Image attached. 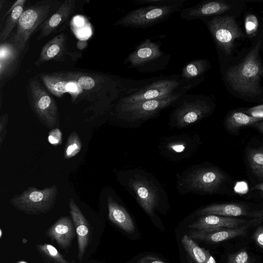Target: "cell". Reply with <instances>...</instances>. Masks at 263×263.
<instances>
[{"mask_svg": "<svg viewBox=\"0 0 263 263\" xmlns=\"http://www.w3.org/2000/svg\"><path fill=\"white\" fill-rule=\"evenodd\" d=\"M38 78L52 95L68 93L74 104L87 103L95 115L104 114L134 85L136 80L112 74L84 71L41 73Z\"/></svg>", "mask_w": 263, "mask_h": 263, "instance_id": "1", "label": "cell"}, {"mask_svg": "<svg viewBox=\"0 0 263 263\" xmlns=\"http://www.w3.org/2000/svg\"><path fill=\"white\" fill-rule=\"evenodd\" d=\"M120 181L145 212L155 218L169 206L168 197L162 185L149 172L139 168H128L120 173Z\"/></svg>", "mask_w": 263, "mask_h": 263, "instance_id": "2", "label": "cell"}, {"mask_svg": "<svg viewBox=\"0 0 263 263\" xmlns=\"http://www.w3.org/2000/svg\"><path fill=\"white\" fill-rule=\"evenodd\" d=\"M203 79L188 81L181 78L179 74H173L137 80L135 84L127 90L117 102L134 103L186 93L196 87Z\"/></svg>", "mask_w": 263, "mask_h": 263, "instance_id": "3", "label": "cell"}, {"mask_svg": "<svg viewBox=\"0 0 263 263\" xmlns=\"http://www.w3.org/2000/svg\"><path fill=\"white\" fill-rule=\"evenodd\" d=\"M228 180L226 174L208 162L193 165L177 175V189L181 195L220 193Z\"/></svg>", "mask_w": 263, "mask_h": 263, "instance_id": "4", "label": "cell"}, {"mask_svg": "<svg viewBox=\"0 0 263 263\" xmlns=\"http://www.w3.org/2000/svg\"><path fill=\"white\" fill-rule=\"evenodd\" d=\"M62 2L42 0L26 8L18 20L16 29L5 42L11 45L23 57L28 51L32 35L59 9Z\"/></svg>", "mask_w": 263, "mask_h": 263, "instance_id": "5", "label": "cell"}, {"mask_svg": "<svg viewBox=\"0 0 263 263\" xmlns=\"http://www.w3.org/2000/svg\"><path fill=\"white\" fill-rule=\"evenodd\" d=\"M261 41H258L239 64L231 67L227 78L232 88L243 94L259 95V82L263 74V67L259 58Z\"/></svg>", "mask_w": 263, "mask_h": 263, "instance_id": "6", "label": "cell"}, {"mask_svg": "<svg viewBox=\"0 0 263 263\" xmlns=\"http://www.w3.org/2000/svg\"><path fill=\"white\" fill-rule=\"evenodd\" d=\"M169 124L172 127L182 128L192 125L210 116L214 106L210 98L203 95L185 93L172 105Z\"/></svg>", "mask_w": 263, "mask_h": 263, "instance_id": "7", "label": "cell"}, {"mask_svg": "<svg viewBox=\"0 0 263 263\" xmlns=\"http://www.w3.org/2000/svg\"><path fill=\"white\" fill-rule=\"evenodd\" d=\"M185 93L174 95L134 103L117 102L113 107V114L128 125H140L150 119L158 117L163 110L172 106Z\"/></svg>", "mask_w": 263, "mask_h": 263, "instance_id": "8", "label": "cell"}, {"mask_svg": "<svg viewBox=\"0 0 263 263\" xmlns=\"http://www.w3.org/2000/svg\"><path fill=\"white\" fill-rule=\"evenodd\" d=\"M160 41L146 39L128 54L124 64L141 73L153 72L166 68L171 55L161 49Z\"/></svg>", "mask_w": 263, "mask_h": 263, "instance_id": "9", "label": "cell"}, {"mask_svg": "<svg viewBox=\"0 0 263 263\" xmlns=\"http://www.w3.org/2000/svg\"><path fill=\"white\" fill-rule=\"evenodd\" d=\"M186 0L165 4L150 5L134 9L118 20L117 26L145 28L166 20L174 13L180 11Z\"/></svg>", "mask_w": 263, "mask_h": 263, "instance_id": "10", "label": "cell"}, {"mask_svg": "<svg viewBox=\"0 0 263 263\" xmlns=\"http://www.w3.org/2000/svg\"><path fill=\"white\" fill-rule=\"evenodd\" d=\"M26 89L30 105L40 122L50 128L59 124L57 103L39 79L34 77L29 79Z\"/></svg>", "mask_w": 263, "mask_h": 263, "instance_id": "11", "label": "cell"}, {"mask_svg": "<svg viewBox=\"0 0 263 263\" xmlns=\"http://www.w3.org/2000/svg\"><path fill=\"white\" fill-rule=\"evenodd\" d=\"M58 192L55 185L42 190L30 187L14 196L10 202L14 208L28 214H45L53 209Z\"/></svg>", "mask_w": 263, "mask_h": 263, "instance_id": "12", "label": "cell"}, {"mask_svg": "<svg viewBox=\"0 0 263 263\" xmlns=\"http://www.w3.org/2000/svg\"><path fill=\"white\" fill-rule=\"evenodd\" d=\"M206 24L216 45L226 54H230L236 39L245 35L233 16H215Z\"/></svg>", "mask_w": 263, "mask_h": 263, "instance_id": "13", "label": "cell"}, {"mask_svg": "<svg viewBox=\"0 0 263 263\" xmlns=\"http://www.w3.org/2000/svg\"><path fill=\"white\" fill-rule=\"evenodd\" d=\"M201 144L199 136L195 133H186L163 138L159 149L166 158L177 161L193 155Z\"/></svg>", "mask_w": 263, "mask_h": 263, "instance_id": "14", "label": "cell"}, {"mask_svg": "<svg viewBox=\"0 0 263 263\" xmlns=\"http://www.w3.org/2000/svg\"><path fill=\"white\" fill-rule=\"evenodd\" d=\"M262 218H252L249 222L238 228H216L206 229L193 230L189 236L196 239L208 242H219L237 236H242L248 230L262 221Z\"/></svg>", "mask_w": 263, "mask_h": 263, "instance_id": "15", "label": "cell"}, {"mask_svg": "<svg viewBox=\"0 0 263 263\" xmlns=\"http://www.w3.org/2000/svg\"><path fill=\"white\" fill-rule=\"evenodd\" d=\"M77 0L63 1L59 9L40 27L36 40L39 41L60 31L80 5Z\"/></svg>", "mask_w": 263, "mask_h": 263, "instance_id": "16", "label": "cell"}, {"mask_svg": "<svg viewBox=\"0 0 263 263\" xmlns=\"http://www.w3.org/2000/svg\"><path fill=\"white\" fill-rule=\"evenodd\" d=\"M261 210H251L247 205L237 202L214 203L205 206L196 212L197 216L214 215L226 217L260 218Z\"/></svg>", "mask_w": 263, "mask_h": 263, "instance_id": "17", "label": "cell"}, {"mask_svg": "<svg viewBox=\"0 0 263 263\" xmlns=\"http://www.w3.org/2000/svg\"><path fill=\"white\" fill-rule=\"evenodd\" d=\"M69 211L77 235L78 258L83 260L90 236L91 228L79 206L72 198L69 201Z\"/></svg>", "mask_w": 263, "mask_h": 263, "instance_id": "18", "label": "cell"}, {"mask_svg": "<svg viewBox=\"0 0 263 263\" xmlns=\"http://www.w3.org/2000/svg\"><path fill=\"white\" fill-rule=\"evenodd\" d=\"M232 6L222 1H202L196 5L180 10V17L186 20L203 19L223 13Z\"/></svg>", "mask_w": 263, "mask_h": 263, "instance_id": "19", "label": "cell"}, {"mask_svg": "<svg viewBox=\"0 0 263 263\" xmlns=\"http://www.w3.org/2000/svg\"><path fill=\"white\" fill-rule=\"evenodd\" d=\"M0 50V82L2 87L3 84L16 74L22 57L7 42L1 44Z\"/></svg>", "mask_w": 263, "mask_h": 263, "instance_id": "20", "label": "cell"}, {"mask_svg": "<svg viewBox=\"0 0 263 263\" xmlns=\"http://www.w3.org/2000/svg\"><path fill=\"white\" fill-rule=\"evenodd\" d=\"M67 36L61 33L49 41L42 48L38 59L35 63L39 67L42 64L50 61L62 60L67 52Z\"/></svg>", "mask_w": 263, "mask_h": 263, "instance_id": "21", "label": "cell"}, {"mask_svg": "<svg viewBox=\"0 0 263 263\" xmlns=\"http://www.w3.org/2000/svg\"><path fill=\"white\" fill-rule=\"evenodd\" d=\"M251 219L214 215H203L200 216L194 222L190 224L189 227L193 230L216 228H235L247 223Z\"/></svg>", "mask_w": 263, "mask_h": 263, "instance_id": "22", "label": "cell"}, {"mask_svg": "<svg viewBox=\"0 0 263 263\" xmlns=\"http://www.w3.org/2000/svg\"><path fill=\"white\" fill-rule=\"evenodd\" d=\"M73 223L69 217H62L48 230L46 235L56 241L60 248L67 249L75 235Z\"/></svg>", "mask_w": 263, "mask_h": 263, "instance_id": "23", "label": "cell"}, {"mask_svg": "<svg viewBox=\"0 0 263 263\" xmlns=\"http://www.w3.org/2000/svg\"><path fill=\"white\" fill-rule=\"evenodd\" d=\"M107 202L110 221L125 232L133 233L135 225L126 209L110 195L107 197Z\"/></svg>", "mask_w": 263, "mask_h": 263, "instance_id": "24", "label": "cell"}, {"mask_svg": "<svg viewBox=\"0 0 263 263\" xmlns=\"http://www.w3.org/2000/svg\"><path fill=\"white\" fill-rule=\"evenodd\" d=\"M26 2V0L16 1L5 15L7 16V18L3 27L1 29V44L6 42L11 37L24 10V8Z\"/></svg>", "mask_w": 263, "mask_h": 263, "instance_id": "25", "label": "cell"}, {"mask_svg": "<svg viewBox=\"0 0 263 263\" xmlns=\"http://www.w3.org/2000/svg\"><path fill=\"white\" fill-rule=\"evenodd\" d=\"M206 59H199L190 61L182 68L180 77L188 81L204 78L203 74L210 68Z\"/></svg>", "mask_w": 263, "mask_h": 263, "instance_id": "26", "label": "cell"}, {"mask_svg": "<svg viewBox=\"0 0 263 263\" xmlns=\"http://www.w3.org/2000/svg\"><path fill=\"white\" fill-rule=\"evenodd\" d=\"M245 151L247 163L252 173L263 182V145L249 146Z\"/></svg>", "mask_w": 263, "mask_h": 263, "instance_id": "27", "label": "cell"}, {"mask_svg": "<svg viewBox=\"0 0 263 263\" xmlns=\"http://www.w3.org/2000/svg\"><path fill=\"white\" fill-rule=\"evenodd\" d=\"M181 243L191 263H206L210 252L201 248L189 235H184Z\"/></svg>", "mask_w": 263, "mask_h": 263, "instance_id": "28", "label": "cell"}, {"mask_svg": "<svg viewBox=\"0 0 263 263\" xmlns=\"http://www.w3.org/2000/svg\"><path fill=\"white\" fill-rule=\"evenodd\" d=\"M37 248L41 253L51 263H71L65 259L58 250L48 243L40 244Z\"/></svg>", "mask_w": 263, "mask_h": 263, "instance_id": "29", "label": "cell"}, {"mask_svg": "<svg viewBox=\"0 0 263 263\" xmlns=\"http://www.w3.org/2000/svg\"><path fill=\"white\" fill-rule=\"evenodd\" d=\"M82 143L76 132H72L68 136L66 144L64 158L69 159L77 155L81 151Z\"/></svg>", "mask_w": 263, "mask_h": 263, "instance_id": "30", "label": "cell"}, {"mask_svg": "<svg viewBox=\"0 0 263 263\" xmlns=\"http://www.w3.org/2000/svg\"><path fill=\"white\" fill-rule=\"evenodd\" d=\"M259 23L257 17L253 14L247 15L245 21V27L248 35L254 34L258 27Z\"/></svg>", "mask_w": 263, "mask_h": 263, "instance_id": "31", "label": "cell"}, {"mask_svg": "<svg viewBox=\"0 0 263 263\" xmlns=\"http://www.w3.org/2000/svg\"><path fill=\"white\" fill-rule=\"evenodd\" d=\"M227 263H251L247 252L241 251L229 256Z\"/></svg>", "mask_w": 263, "mask_h": 263, "instance_id": "32", "label": "cell"}, {"mask_svg": "<svg viewBox=\"0 0 263 263\" xmlns=\"http://www.w3.org/2000/svg\"><path fill=\"white\" fill-rule=\"evenodd\" d=\"M62 140V134L58 128L53 129L49 133L48 141L55 146L61 143Z\"/></svg>", "mask_w": 263, "mask_h": 263, "instance_id": "33", "label": "cell"}, {"mask_svg": "<svg viewBox=\"0 0 263 263\" xmlns=\"http://www.w3.org/2000/svg\"><path fill=\"white\" fill-rule=\"evenodd\" d=\"M241 111L250 116L263 118V104L248 108Z\"/></svg>", "mask_w": 263, "mask_h": 263, "instance_id": "34", "label": "cell"}, {"mask_svg": "<svg viewBox=\"0 0 263 263\" xmlns=\"http://www.w3.org/2000/svg\"><path fill=\"white\" fill-rule=\"evenodd\" d=\"M8 121V115L7 113L2 115L0 117V146L4 140L6 134V126Z\"/></svg>", "mask_w": 263, "mask_h": 263, "instance_id": "35", "label": "cell"}, {"mask_svg": "<svg viewBox=\"0 0 263 263\" xmlns=\"http://www.w3.org/2000/svg\"><path fill=\"white\" fill-rule=\"evenodd\" d=\"M178 0H135L134 3L137 5H158L170 4L176 2Z\"/></svg>", "mask_w": 263, "mask_h": 263, "instance_id": "36", "label": "cell"}, {"mask_svg": "<svg viewBox=\"0 0 263 263\" xmlns=\"http://www.w3.org/2000/svg\"><path fill=\"white\" fill-rule=\"evenodd\" d=\"M136 263H166L160 258L151 255H145L140 258Z\"/></svg>", "mask_w": 263, "mask_h": 263, "instance_id": "37", "label": "cell"}, {"mask_svg": "<svg viewBox=\"0 0 263 263\" xmlns=\"http://www.w3.org/2000/svg\"><path fill=\"white\" fill-rule=\"evenodd\" d=\"M253 238L256 243L263 249V226L257 228L253 235Z\"/></svg>", "mask_w": 263, "mask_h": 263, "instance_id": "38", "label": "cell"}, {"mask_svg": "<svg viewBox=\"0 0 263 263\" xmlns=\"http://www.w3.org/2000/svg\"><path fill=\"white\" fill-rule=\"evenodd\" d=\"M251 126L255 128L262 134H263V121L255 123Z\"/></svg>", "mask_w": 263, "mask_h": 263, "instance_id": "39", "label": "cell"}, {"mask_svg": "<svg viewBox=\"0 0 263 263\" xmlns=\"http://www.w3.org/2000/svg\"><path fill=\"white\" fill-rule=\"evenodd\" d=\"M254 189L259 191L263 194V182L257 184L253 187Z\"/></svg>", "mask_w": 263, "mask_h": 263, "instance_id": "40", "label": "cell"}, {"mask_svg": "<svg viewBox=\"0 0 263 263\" xmlns=\"http://www.w3.org/2000/svg\"><path fill=\"white\" fill-rule=\"evenodd\" d=\"M206 263H216L214 258L211 255H209Z\"/></svg>", "mask_w": 263, "mask_h": 263, "instance_id": "41", "label": "cell"}, {"mask_svg": "<svg viewBox=\"0 0 263 263\" xmlns=\"http://www.w3.org/2000/svg\"><path fill=\"white\" fill-rule=\"evenodd\" d=\"M260 217L262 218V219H263V210H262L261 211Z\"/></svg>", "mask_w": 263, "mask_h": 263, "instance_id": "42", "label": "cell"}, {"mask_svg": "<svg viewBox=\"0 0 263 263\" xmlns=\"http://www.w3.org/2000/svg\"><path fill=\"white\" fill-rule=\"evenodd\" d=\"M0 231H1V236H0V237L1 238L2 237V230L1 229Z\"/></svg>", "mask_w": 263, "mask_h": 263, "instance_id": "43", "label": "cell"}]
</instances>
